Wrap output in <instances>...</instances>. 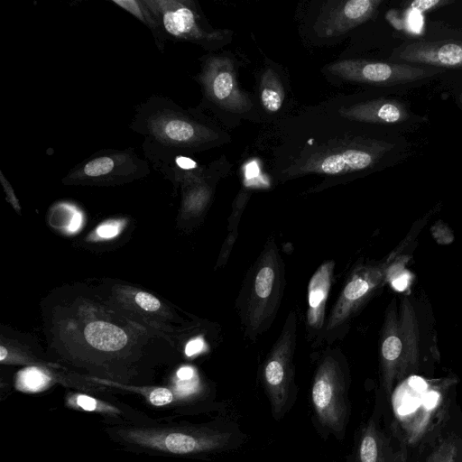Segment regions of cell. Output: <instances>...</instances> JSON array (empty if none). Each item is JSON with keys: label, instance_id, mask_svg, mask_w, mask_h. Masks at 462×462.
I'll return each mask as SVG.
<instances>
[{"label": "cell", "instance_id": "6da1fadb", "mask_svg": "<svg viewBox=\"0 0 462 462\" xmlns=\"http://www.w3.org/2000/svg\"><path fill=\"white\" fill-rule=\"evenodd\" d=\"M104 432L122 450L165 457L208 454L228 442V435L217 429L150 416L135 423L104 425Z\"/></svg>", "mask_w": 462, "mask_h": 462}, {"label": "cell", "instance_id": "7a4b0ae2", "mask_svg": "<svg viewBox=\"0 0 462 462\" xmlns=\"http://www.w3.org/2000/svg\"><path fill=\"white\" fill-rule=\"evenodd\" d=\"M285 288L284 263L269 239L250 268L236 307L245 336L255 341L273 324Z\"/></svg>", "mask_w": 462, "mask_h": 462}, {"label": "cell", "instance_id": "3957f363", "mask_svg": "<svg viewBox=\"0 0 462 462\" xmlns=\"http://www.w3.org/2000/svg\"><path fill=\"white\" fill-rule=\"evenodd\" d=\"M129 127L143 137L184 152L200 151L217 138V133L196 115L161 95H152L135 106Z\"/></svg>", "mask_w": 462, "mask_h": 462}, {"label": "cell", "instance_id": "277c9868", "mask_svg": "<svg viewBox=\"0 0 462 462\" xmlns=\"http://www.w3.org/2000/svg\"><path fill=\"white\" fill-rule=\"evenodd\" d=\"M408 259L395 254L382 263L355 268L326 320L316 346L324 341L330 345L344 337L353 318L387 281L402 269Z\"/></svg>", "mask_w": 462, "mask_h": 462}, {"label": "cell", "instance_id": "5b68a950", "mask_svg": "<svg viewBox=\"0 0 462 462\" xmlns=\"http://www.w3.org/2000/svg\"><path fill=\"white\" fill-rule=\"evenodd\" d=\"M418 343V325L411 302L402 299L399 311L389 306L380 340L382 384L387 394L394 383L416 369Z\"/></svg>", "mask_w": 462, "mask_h": 462}, {"label": "cell", "instance_id": "8992f818", "mask_svg": "<svg viewBox=\"0 0 462 462\" xmlns=\"http://www.w3.org/2000/svg\"><path fill=\"white\" fill-rule=\"evenodd\" d=\"M347 365L338 348L327 349L318 364L311 401L319 422L334 433L344 431L347 421Z\"/></svg>", "mask_w": 462, "mask_h": 462}, {"label": "cell", "instance_id": "52a82bcc", "mask_svg": "<svg viewBox=\"0 0 462 462\" xmlns=\"http://www.w3.org/2000/svg\"><path fill=\"white\" fill-rule=\"evenodd\" d=\"M149 173L148 162L133 148L102 149L76 164L61 181L66 185L114 186L132 182Z\"/></svg>", "mask_w": 462, "mask_h": 462}, {"label": "cell", "instance_id": "ba28073f", "mask_svg": "<svg viewBox=\"0 0 462 462\" xmlns=\"http://www.w3.org/2000/svg\"><path fill=\"white\" fill-rule=\"evenodd\" d=\"M296 337L297 317L295 311L291 310L268 353L262 370L263 386L273 414L277 420L288 410L296 390L293 363Z\"/></svg>", "mask_w": 462, "mask_h": 462}, {"label": "cell", "instance_id": "9c48e42d", "mask_svg": "<svg viewBox=\"0 0 462 462\" xmlns=\"http://www.w3.org/2000/svg\"><path fill=\"white\" fill-rule=\"evenodd\" d=\"M166 41L187 42L205 49L217 46L229 32L212 30L192 0H144Z\"/></svg>", "mask_w": 462, "mask_h": 462}, {"label": "cell", "instance_id": "30bf717a", "mask_svg": "<svg viewBox=\"0 0 462 462\" xmlns=\"http://www.w3.org/2000/svg\"><path fill=\"white\" fill-rule=\"evenodd\" d=\"M328 70L347 81L390 86L417 81L441 72L434 67L365 60H339L328 65Z\"/></svg>", "mask_w": 462, "mask_h": 462}, {"label": "cell", "instance_id": "8fae6325", "mask_svg": "<svg viewBox=\"0 0 462 462\" xmlns=\"http://www.w3.org/2000/svg\"><path fill=\"white\" fill-rule=\"evenodd\" d=\"M393 143L377 140H365L343 149L317 154L304 163L300 172L329 175L347 173L367 169L375 164Z\"/></svg>", "mask_w": 462, "mask_h": 462}, {"label": "cell", "instance_id": "7c38bea8", "mask_svg": "<svg viewBox=\"0 0 462 462\" xmlns=\"http://www.w3.org/2000/svg\"><path fill=\"white\" fill-rule=\"evenodd\" d=\"M196 79L205 96L218 106L235 112H244L252 106L248 97L238 88L234 66L228 59H206Z\"/></svg>", "mask_w": 462, "mask_h": 462}, {"label": "cell", "instance_id": "4fadbf2b", "mask_svg": "<svg viewBox=\"0 0 462 462\" xmlns=\"http://www.w3.org/2000/svg\"><path fill=\"white\" fill-rule=\"evenodd\" d=\"M142 149L145 160L175 186L195 180L205 173L204 168L184 152L143 137Z\"/></svg>", "mask_w": 462, "mask_h": 462}, {"label": "cell", "instance_id": "5bb4252c", "mask_svg": "<svg viewBox=\"0 0 462 462\" xmlns=\"http://www.w3.org/2000/svg\"><path fill=\"white\" fill-rule=\"evenodd\" d=\"M393 59L434 68L461 69L462 41H421L400 46Z\"/></svg>", "mask_w": 462, "mask_h": 462}, {"label": "cell", "instance_id": "9a60e30c", "mask_svg": "<svg viewBox=\"0 0 462 462\" xmlns=\"http://www.w3.org/2000/svg\"><path fill=\"white\" fill-rule=\"evenodd\" d=\"M64 405L76 411L95 413L103 419L104 425L135 423L149 417L127 403L106 400L88 393H68L64 398Z\"/></svg>", "mask_w": 462, "mask_h": 462}, {"label": "cell", "instance_id": "2e32d148", "mask_svg": "<svg viewBox=\"0 0 462 462\" xmlns=\"http://www.w3.org/2000/svg\"><path fill=\"white\" fill-rule=\"evenodd\" d=\"M382 0L340 2L326 12L317 24L318 32L327 37L338 36L370 19Z\"/></svg>", "mask_w": 462, "mask_h": 462}, {"label": "cell", "instance_id": "e0dca14e", "mask_svg": "<svg viewBox=\"0 0 462 462\" xmlns=\"http://www.w3.org/2000/svg\"><path fill=\"white\" fill-rule=\"evenodd\" d=\"M335 263L328 261L319 266L308 286L306 328L309 338L316 346L326 325V304L331 287Z\"/></svg>", "mask_w": 462, "mask_h": 462}, {"label": "cell", "instance_id": "ac0fdd59", "mask_svg": "<svg viewBox=\"0 0 462 462\" xmlns=\"http://www.w3.org/2000/svg\"><path fill=\"white\" fill-rule=\"evenodd\" d=\"M341 115L351 120L373 124H399L410 115L405 106L395 100L379 98L356 104L340 110Z\"/></svg>", "mask_w": 462, "mask_h": 462}, {"label": "cell", "instance_id": "d6986e66", "mask_svg": "<svg viewBox=\"0 0 462 462\" xmlns=\"http://www.w3.org/2000/svg\"><path fill=\"white\" fill-rule=\"evenodd\" d=\"M387 441L375 423L370 420L364 429L357 449L356 462H390Z\"/></svg>", "mask_w": 462, "mask_h": 462}, {"label": "cell", "instance_id": "ffe728a7", "mask_svg": "<svg viewBox=\"0 0 462 462\" xmlns=\"http://www.w3.org/2000/svg\"><path fill=\"white\" fill-rule=\"evenodd\" d=\"M85 335L94 348L105 352L121 350L127 341L121 328L103 321L90 323L86 328Z\"/></svg>", "mask_w": 462, "mask_h": 462}, {"label": "cell", "instance_id": "44dd1931", "mask_svg": "<svg viewBox=\"0 0 462 462\" xmlns=\"http://www.w3.org/2000/svg\"><path fill=\"white\" fill-rule=\"evenodd\" d=\"M112 2L146 26L152 33L157 49L163 52L167 41L164 38L157 18L147 6L144 0H112Z\"/></svg>", "mask_w": 462, "mask_h": 462}, {"label": "cell", "instance_id": "7402d4cb", "mask_svg": "<svg viewBox=\"0 0 462 462\" xmlns=\"http://www.w3.org/2000/svg\"><path fill=\"white\" fill-rule=\"evenodd\" d=\"M205 173L181 186L183 191V210L186 213L198 214L206 208L209 201L212 189Z\"/></svg>", "mask_w": 462, "mask_h": 462}, {"label": "cell", "instance_id": "603a6c76", "mask_svg": "<svg viewBox=\"0 0 462 462\" xmlns=\"http://www.w3.org/2000/svg\"><path fill=\"white\" fill-rule=\"evenodd\" d=\"M261 102L270 113L279 111L284 100L282 85L273 70H267L262 77L260 87Z\"/></svg>", "mask_w": 462, "mask_h": 462}, {"label": "cell", "instance_id": "cb8c5ba5", "mask_svg": "<svg viewBox=\"0 0 462 462\" xmlns=\"http://www.w3.org/2000/svg\"><path fill=\"white\" fill-rule=\"evenodd\" d=\"M113 388L141 395L147 403L155 407H166L175 402L174 393L171 389L164 386H133L114 383Z\"/></svg>", "mask_w": 462, "mask_h": 462}, {"label": "cell", "instance_id": "d4e9b609", "mask_svg": "<svg viewBox=\"0 0 462 462\" xmlns=\"http://www.w3.org/2000/svg\"><path fill=\"white\" fill-rule=\"evenodd\" d=\"M51 381L43 371L37 367H27L18 374L17 385L23 391L35 392L47 386Z\"/></svg>", "mask_w": 462, "mask_h": 462}, {"label": "cell", "instance_id": "484cf974", "mask_svg": "<svg viewBox=\"0 0 462 462\" xmlns=\"http://www.w3.org/2000/svg\"><path fill=\"white\" fill-rule=\"evenodd\" d=\"M457 447L455 440L447 439L439 444L426 462H456Z\"/></svg>", "mask_w": 462, "mask_h": 462}, {"label": "cell", "instance_id": "4316f807", "mask_svg": "<svg viewBox=\"0 0 462 462\" xmlns=\"http://www.w3.org/2000/svg\"><path fill=\"white\" fill-rule=\"evenodd\" d=\"M453 1L447 0H416L410 4L408 10L422 14L430 10L441 7L446 5H449Z\"/></svg>", "mask_w": 462, "mask_h": 462}, {"label": "cell", "instance_id": "83f0119b", "mask_svg": "<svg viewBox=\"0 0 462 462\" xmlns=\"http://www.w3.org/2000/svg\"><path fill=\"white\" fill-rule=\"evenodd\" d=\"M134 301L138 307L146 311H156L161 308V302L158 299L145 291L136 292Z\"/></svg>", "mask_w": 462, "mask_h": 462}, {"label": "cell", "instance_id": "f1b7e54d", "mask_svg": "<svg viewBox=\"0 0 462 462\" xmlns=\"http://www.w3.org/2000/svg\"><path fill=\"white\" fill-rule=\"evenodd\" d=\"M0 180L3 185L4 190L7 196V199L11 203L14 205V207L18 206V201L15 198L13 187L9 183V181L5 177L4 173L0 171Z\"/></svg>", "mask_w": 462, "mask_h": 462}, {"label": "cell", "instance_id": "f546056e", "mask_svg": "<svg viewBox=\"0 0 462 462\" xmlns=\"http://www.w3.org/2000/svg\"><path fill=\"white\" fill-rule=\"evenodd\" d=\"M118 225L116 223H106L99 226L97 234L102 237H112L118 232Z\"/></svg>", "mask_w": 462, "mask_h": 462}, {"label": "cell", "instance_id": "4dcf8cb0", "mask_svg": "<svg viewBox=\"0 0 462 462\" xmlns=\"http://www.w3.org/2000/svg\"><path fill=\"white\" fill-rule=\"evenodd\" d=\"M202 342L199 339L191 341L186 347V353L188 356H191L199 352L202 348Z\"/></svg>", "mask_w": 462, "mask_h": 462}, {"label": "cell", "instance_id": "1f68e13d", "mask_svg": "<svg viewBox=\"0 0 462 462\" xmlns=\"http://www.w3.org/2000/svg\"><path fill=\"white\" fill-rule=\"evenodd\" d=\"M192 369L189 367H182L178 372V376L180 379H189L192 376Z\"/></svg>", "mask_w": 462, "mask_h": 462}, {"label": "cell", "instance_id": "d6a6232c", "mask_svg": "<svg viewBox=\"0 0 462 462\" xmlns=\"http://www.w3.org/2000/svg\"><path fill=\"white\" fill-rule=\"evenodd\" d=\"M459 101H460V103L462 104V92H461V94L459 95Z\"/></svg>", "mask_w": 462, "mask_h": 462}]
</instances>
